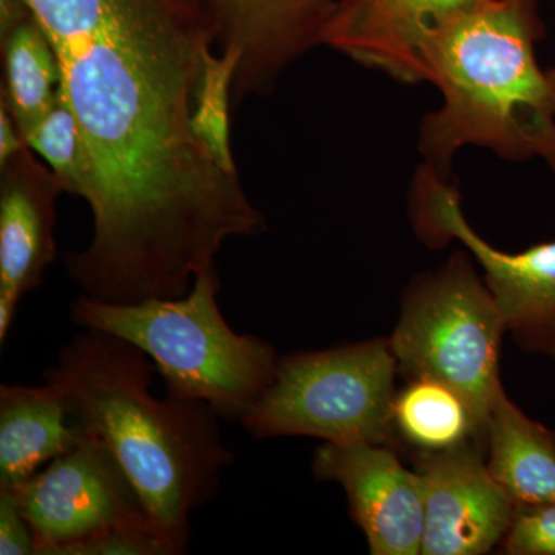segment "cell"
Listing matches in <instances>:
<instances>
[{"label": "cell", "mask_w": 555, "mask_h": 555, "mask_svg": "<svg viewBox=\"0 0 555 555\" xmlns=\"http://www.w3.org/2000/svg\"><path fill=\"white\" fill-rule=\"evenodd\" d=\"M49 38L75 113L93 217L65 257L83 295L130 305L184 297L230 238L268 224L238 173L192 127L204 56L215 49L189 0H24Z\"/></svg>", "instance_id": "1"}, {"label": "cell", "mask_w": 555, "mask_h": 555, "mask_svg": "<svg viewBox=\"0 0 555 555\" xmlns=\"http://www.w3.org/2000/svg\"><path fill=\"white\" fill-rule=\"evenodd\" d=\"M155 374L156 364L137 346L82 328L62 347L43 382L60 390L80 429L107 444L153 524L184 554L190 517L218 495L233 455L215 409L190 398L153 396Z\"/></svg>", "instance_id": "2"}, {"label": "cell", "mask_w": 555, "mask_h": 555, "mask_svg": "<svg viewBox=\"0 0 555 555\" xmlns=\"http://www.w3.org/2000/svg\"><path fill=\"white\" fill-rule=\"evenodd\" d=\"M540 0H480L452 14L422 47L426 82L443 105L420 126L425 163L449 179L455 153L478 145L500 158L555 159V78L535 46L545 39Z\"/></svg>", "instance_id": "3"}, {"label": "cell", "mask_w": 555, "mask_h": 555, "mask_svg": "<svg viewBox=\"0 0 555 555\" xmlns=\"http://www.w3.org/2000/svg\"><path fill=\"white\" fill-rule=\"evenodd\" d=\"M219 291L214 266L184 297L113 305L82 295L69 317L76 326L116 335L147 353L167 396L204 401L219 418L241 423L272 385L280 357L266 339L229 326Z\"/></svg>", "instance_id": "4"}, {"label": "cell", "mask_w": 555, "mask_h": 555, "mask_svg": "<svg viewBox=\"0 0 555 555\" xmlns=\"http://www.w3.org/2000/svg\"><path fill=\"white\" fill-rule=\"evenodd\" d=\"M397 358L389 339L280 357L275 378L241 426L257 440L396 444Z\"/></svg>", "instance_id": "5"}, {"label": "cell", "mask_w": 555, "mask_h": 555, "mask_svg": "<svg viewBox=\"0 0 555 555\" xmlns=\"http://www.w3.org/2000/svg\"><path fill=\"white\" fill-rule=\"evenodd\" d=\"M506 324L473 258L456 251L447 264L412 280L389 343L398 374L434 378L469 401L488 429L503 392L500 350Z\"/></svg>", "instance_id": "6"}, {"label": "cell", "mask_w": 555, "mask_h": 555, "mask_svg": "<svg viewBox=\"0 0 555 555\" xmlns=\"http://www.w3.org/2000/svg\"><path fill=\"white\" fill-rule=\"evenodd\" d=\"M412 224L433 247L456 240L483 270L506 334L526 353L555 358V240L509 254L470 228L455 185L429 164L416 170L411 190Z\"/></svg>", "instance_id": "7"}, {"label": "cell", "mask_w": 555, "mask_h": 555, "mask_svg": "<svg viewBox=\"0 0 555 555\" xmlns=\"http://www.w3.org/2000/svg\"><path fill=\"white\" fill-rule=\"evenodd\" d=\"M10 492L31 526L36 555H54L109 526L153 524L116 456L86 430L75 448Z\"/></svg>", "instance_id": "8"}, {"label": "cell", "mask_w": 555, "mask_h": 555, "mask_svg": "<svg viewBox=\"0 0 555 555\" xmlns=\"http://www.w3.org/2000/svg\"><path fill=\"white\" fill-rule=\"evenodd\" d=\"M215 50L240 57L233 104L268 94L281 73L326 46L338 0H189Z\"/></svg>", "instance_id": "9"}, {"label": "cell", "mask_w": 555, "mask_h": 555, "mask_svg": "<svg viewBox=\"0 0 555 555\" xmlns=\"http://www.w3.org/2000/svg\"><path fill=\"white\" fill-rule=\"evenodd\" d=\"M486 444L420 452L425 494L422 554L481 555L502 545L517 506L486 463Z\"/></svg>", "instance_id": "10"}, {"label": "cell", "mask_w": 555, "mask_h": 555, "mask_svg": "<svg viewBox=\"0 0 555 555\" xmlns=\"http://www.w3.org/2000/svg\"><path fill=\"white\" fill-rule=\"evenodd\" d=\"M313 476L345 489L350 517L374 555L422 554L425 494L416 470L385 444L326 443L313 454Z\"/></svg>", "instance_id": "11"}, {"label": "cell", "mask_w": 555, "mask_h": 555, "mask_svg": "<svg viewBox=\"0 0 555 555\" xmlns=\"http://www.w3.org/2000/svg\"><path fill=\"white\" fill-rule=\"evenodd\" d=\"M0 182V343L9 337L21 299L42 283L56 258V199L64 192L47 164L25 147Z\"/></svg>", "instance_id": "12"}, {"label": "cell", "mask_w": 555, "mask_h": 555, "mask_svg": "<svg viewBox=\"0 0 555 555\" xmlns=\"http://www.w3.org/2000/svg\"><path fill=\"white\" fill-rule=\"evenodd\" d=\"M480 0H338L326 46L403 83L426 82L422 47L452 14Z\"/></svg>", "instance_id": "13"}, {"label": "cell", "mask_w": 555, "mask_h": 555, "mask_svg": "<svg viewBox=\"0 0 555 555\" xmlns=\"http://www.w3.org/2000/svg\"><path fill=\"white\" fill-rule=\"evenodd\" d=\"M83 436L56 387L0 386V491H14Z\"/></svg>", "instance_id": "14"}, {"label": "cell", "mask_w": 555, "mask_h": 555, "mask_svg": "<svg viewBox=\"0 0 555 555\" xmlns=\"http://www.w3.org/2000/svg\"><path fill=\"white\" fill-rule=\"evenodd\" d=\"M486 463L517 507L555 503V433L529 418L505 390L489 416Z\"/></svg>", "instance_id": "15"}, {"label": "cell", "mask_w": 555, "mask_h": 555, "mask_svg": "<svg viewBox=\"0 0 555 555\" xmlns=\"http://www.w3.org/2000/svg\"><path fill=\"white\" fill-rule=\"evenodd\" d=\"M396 440L420 452L486 444V427L459 390L434 378L406 379L392 403Z\"/></svg>", "instance_id": "16"}, {"label": "cell", "mask_w": 555, "mask_h": 555, "mask_svg": "<svg viewBox=\"0 0 555 555\" xmlns=\"http://www.w3.org/2000/svg\"><path fill=\"white\" fill-rule=\"evenodd\" d=\"M2 57V105L24 134L56 100L60 62L31 14L3 33Z\"/></svg>", "instance_id": "17"}, {"label": "cell", "mask_w": 555, "mask_h": 555, "mask_svg": "<svg viewBox=\"0 0 555 555\" xmlns=\"http://www.w3.org/2000/svg\"><path fill=\"white\" fill-rule=\"evenodd\" d=\"M235 53L207 51L193 101L192 127L201 144L222 169L238 173L230 142V105L238 72Z\"/></svg>", "instance_id": "18"}, {"label": "cell", "mask_w": 555, "mask_h": 555, "mask_svg": "<svg viewBox=\"0 0 555 555\" xmlns=\"http://www.w3.org/2000/svg\"><path fill=\"white\" fill-rule=\"evenodd\" d=\"M22 137L50 167L64 192L80 196L86 178L82 138L75 113L61 90L42 118L36 120Z\"/></svg>", "instance_id": "19"}, {"label": "cell", "mask_w": 555, "mask_h": 555, "mask_svg": "<svg viewBox=\"0 0 555 555\" xmlns=\"http://www.w3.org/2000/svg\"><path fill=\"white\" fill-rule=\"evenodd\" d=\"M54 555H178L177 547L152 521L109 526Z\"/></svg>", "instance_id": "20"}, {"label": "cell", "mask_w": 555, "mask_h": 555, "mask_svg": "<svg viewBox=\"0 0 555 555\" xmlns=\"http://www.w3.org/2000/svg\"><path fill=\"white\" fill-rule=\"evenodd\" d=\"M500 546L509 555H555V503L517 507Z\"/></svg>", "instance_id": "21"}, {"label": "cell", "mask_w": 555, "mask_h": 555, "mask_svg": "<svg viewBox=\"0 0 555 555\" xmlns=\"http://www.w3.org/2000/svg\"><path fill=\"white\" fill-rule=\"evenodd\" d=\"M0 554L36 555L31 526L10 491H0Z\"/></svg>", "instance_id": "22"}, {"label": "cell", "mask_w": 555, "mask_h": 555, "mask_svg": "<svg viewBox=\"0 0 555 555\" xmlns=\"http://www.w3.org/2000/svg\"><path fill=\"white\" fill-rule=\"evenodd\" d=\"M28 147L9 109L0 105V166Z\"/></svg>", "instance_id": "23"}, {"label": "cell", "mask_w": 555, "mask_h": 555, "mask_svg": "<svg viewBox=\"0 0 555 555\" xmlns=\"http://www.w3.org/2000/svg\"><path fill=\"white\" fill-rule=\"evenodd\" d=\"M547 72H550L551 75H553L554 78H555V67L547 68ZM550 167H551V169H553V171L555 173V159L553 160V164H551Z\"/></svg>", "instance_id": "24"}]
</instances>
